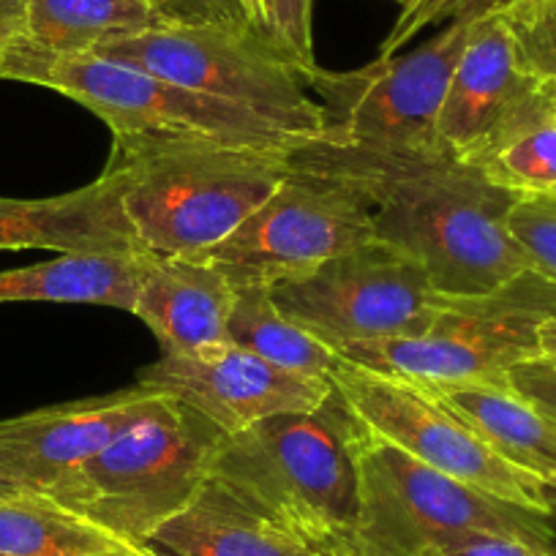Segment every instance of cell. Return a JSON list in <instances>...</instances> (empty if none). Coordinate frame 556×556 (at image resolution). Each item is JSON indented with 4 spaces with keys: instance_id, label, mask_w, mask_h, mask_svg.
<instances>
[{
    "instance_id": "1",
    "label": "cell",
    "mask_w": 556,
    "mask_h": 556,
    "mask_svg": "<svg viewBox=\"0 0 556 556\" xmlns=\"http://www.w3.org/2000/svg\"><path fill=\"white\" fill-rule=\"evenodd\" d=\"M295 159L355 186L377 240L420 262L442 295H483L534 270L507 227L518 194L475 164L445 151L366 153L328 142H308Z\"/></svg>"
},
{
    "instance_id": "2",
    "label": "cell",
    "mask_w": 556,
    "mask_h": 556,
    "mask_svg": "<svg viewBox=\"0 0 556 556\" xmlns=\"http://www.w3.org/2000/svg\"><path fill=\"white\" fill-rule=\"evenodd\" d=\"M298 148L153 142L112 148L104 173L139 251L200 260L227 240L292 173Z\"/></svg>"
},
{
    "instance_id": "3",
    "label": "cell",
    "mask_w": 556,
    "mask_h": 556,
    "mask_svg": "<svg viewBox=\"0 0 556 556\" xmlns=\"http://www.w3.org/2000/svg\"><path fill=\"white\" fill-rule=\"evenodd\" d=\"M366 426L336 390L312 412H281L229 434L213 475L303 532L357 556Z\"/></svg>"
},
{
    "instance_id": "4",
    "label": "cell",
    "mask_w": 556,
    "mask_h": 556,
    "mask_svg": "<svg viewBox=\"0 0 556 556\" xmlns=\"http://www.w3.org/2000/svg\"><path fill=\"white\" fill-rule=\"evenodd\" d=\"M0 79L50 88L83 104L110 126L115 137L112 148L153 142L306 146L245 106L180 88L156 74L101 55H50L20 39L0 52Z\"/></svg>"
},
{
    "instance_id": "5",
    "label": "cell",
    "mask_w": 556,
    "mask_h": 556,
    "mask_svg": "<svg viewBox=\"0 0 556 556\" xmlns=\"http://www.w3.org/2000/svg\"><path fill=\"white\" fill-rule=\"evenodd\" d=\"M90 55L128 63L180 88L216 96L276 123L301 142H323L328 112L301 68L232 14H164L153 28Z\"/></svg>"
},
{
    "instance_id": "6",
    "label": "cell",
    "mask_w": 556,
    "mask_h": 556,
    "mask_svg": "<svg viewBox=\"0 0 556 556\" xmlns=\"http://www.w3.org/2000/svg\"><path fill=\"white\" fill-rule=\"evenodd\" d=\"M224 440L227 434L207 417L164 395L146 420L68 472L47 496L146 545L200 494Z\"/></svg>"
},
{
    "instance_id": "7",
    "label": "cell",
    "mask_w": 556,
    "mask_h": 556,
    "mask_svg": "<svg viewBox=\"0 0 556 556\" xmlns=\"http://www.w3.org/2000/svg\"><path fill=\"white\" fill-rule=\"evenodd\" d=\"M464 532L505 534L548 554L556 548V510L500 500L426 467L366 429L357 556H417L437 540Z\"/></svg>"
},
{
    "instance_id": "8",
    "label": "cell",
    "mask_w": 556,
    "mask_h": 556,
    "mask_svg": "<svg viewBox=\"0 0 556 556\" xmlns=\"http://www.w3.org/2000/svg\"><path fill=\"white\" fill-rule=\"evenodd\" d=\"M551 319H556V285L527 270L494 292L445 295L424 333L346 346L341 357L420 388L496 382L518 363L543 355L540 328Z\"/></svg>"
},
{
    "instance_id": "9",
    "label": "cell",
    "mask_w": 556,
    "mask_h": 556,
    "mask_svg": "<svg viewBox=\"0 0 556 556\" xmlns=\"http://www.w3.org/2000/svg\"><path fill=\"white\" fill-rule=\"evenodd\" d=\"M483 14L447 23L434 39L401 58H377L357 72L319 68L308 88L328 112L323 142L366 153H434L437 121L453 72Z\"/></svg>"
},
{
    "instance_id": "10",
    "label": "cell",
    "mask_w": 556,
    "mask_h": 556,
    "mask_svg": "<svg viewBox=\"0 0 556 556\" xmlns=\"http://www.w3.org/2000/svg\"><path fill=\"white\" fill-rule=\"evenodd\" d=\"M374 238L371 211L355 186L292 153L285 184L200 260L222 270L235 290H273Z\"/></svg>"
},
{
    "instance_id": "11",
    "label": "cell",
    "mask_w": 556,
    "mask_h": 556,
    "mask_svg": "<svg viewBox=\"0 0 556 556\" xmlns=\"http://www.w3.org/2000/svg\"><path fill=\"white\" fill-rule=\"evenodd\" d=\"M270 292L292 323L339 355L346 346L424 333L445 301L420 262L377 238Z\"/></svg>"
},
{
    "instance_id": "12",
    "label": "cell",
    "mask_w": 556,
    "mask_h": 556,
    "mask_svg": "<svg viewBox=\"0 0 556 556\" xmlns=\"http://www.w3.org/2000/svg\"><path fill=\"white\" fill-rule=\"evenodd\" d=\"M333 382L368 431L426 467L440 469L500 500L551 510L543 502V480L496 456L451 406L420 384L368 371L344 357Z\"/></svg>"
},
{
    "instance_id": "13",
    "label": "cell",
    "mask_w": 556,
    "mask_h": 556,
    "mask_svg": "<svg viewBox=\"0 0 556 556\" xmlns=\"http://www.w3.org/2000/svg\"><path fill=\"white\" fill-rule=\"evenodd\" d=\"M139 384L191 406L227 437L281 412H312L336 393L333 379L292 374L232 341L162 352Z\"/></svg>"
},
{
    "instance_id": "14",
    "label": "cell",
    "mask_w": 556,
    "mask_h": 556,
    "mask_svg": "<svg viewBox=\"0 0 556 556\" xmlns=\"http://www.w3.org/2000/svg\"><path fill=\"white\" fill-rule=\"evenodd\" d=\"M167 393L148 384L104 399L0 420V475L28 494H50L68 472L146 420Z\"/></svg>"
},
{
    "instance_id": "15",
    "label": "cell",
    "mask_w": 556,
    "mask_h": 556,
    "mask_svg": "<svg viewBox=\"0 0 556 556\" xmlns=\"http://www.w3.org/2000/svg\"><path fill=\"white\" fill-rule=\"evenodd\" d=\"M146 545L156 556H352L276 516L218 475H211L200 494Z\"/></svg>"
},
{
    "instance_id": "16",
    "label": "cell",
    "mask_w": 556,
    "mask_h": 556,
    "mask_svg": "<svg viewBox=\"0 0 556 556\" xmlns=\"http://www.w3.org/2000/svg\"><path fill=\"white\" fill-rule=\"evenodd\" d=\"M538 88L540 79L523 68L500 9L485 12L464 47L437 121L440 151L469 162Z\"/></svg>"
},
{
    "instance_id": "17",
    "label": "cell",
    "mask_w": 556,
    "mask_h": 556,
    "mask_svg": "<svg viewBox=\"0 0 556 556\" xmlns=\"http://www.w3.org/2000/svg\"><path fill=\"white\" fill-rule=\"evenodd\" d=\"M45 249L58 254L139 251L121 205V184L101 173L93 184L47 200L0 197V251Z\"/></svg>"
},
{
    "instance_id": "18",
    "label": "cell",
    "mask_w": 556,
    "mask_h": 556,
    "mask_svg": "<svg viewBox=\"0 0 556 556\" xmlns=\"http://www.w3.org/2000/svg\"><path fill=\"white\" fill-rule=\"evenodd\" d=\"M235 287L222 270L191 256H139L131 314L156 336L162 352L227 341Z\"/></svg>"
},
{
    "instance_id": "19",
    "label": "cell",
    "mask_w": 556,
    "mask_h": 556,
    "mask_svg": "<svg viewBox=\"0 0 556 556\" xmlns=\"http://www.w3.org/2000/svg\"><path fill=\"white\" fill-rule=\"evenodd\" d=\"M500 458L538 480L556 478V424L532 401L507 384V379L434 384L426 388Z\"/></svg>"
},
{
    "instance_id": "20",
    "label": "cell",
    "mask_w": 556,
    "mask_h": 556,
    "mask_svg": "<svg viewBox=\"0 0 556 556\" xmlns=\"http://www.w3.org/2000/svg\"><path fill=\"white\" fill-rule=\"evenodd\" d=\"M139 256L142 251L61 254L28 267L0 270V303H90L131 314Z\"/></svg>"
},
{
    "instance_id": "21",
    "label": "cell",
    "mask_w": 556,
    "mask_h": 556,
    "mask_svg": "<svg viewBox=\"0 0 556 556\" xmlns=\"http://www.w3.org/2000/svg\"><path fill=\"white\" fill-rule=\"evenodd\" d=\"M169 12L156 0H25L23 41L50 55H90L153 28Z\"/></svg>"
},
{
    "instance_id": "22",
    "label": "cell",
    "mask_w": 556,
    "mask_h": 556,
    "mask_svg": "<svg viewBox=\"0 0 556 556\" xmlns=\"http://www.w3.org/2000/svg\"><path fill=\"white\" fill-rule=\"evenodd\" d=\"M0 556H156L45 494L0 496Z\"/></svg>"
},
{
    "instance_id": "23",
    "label": "cell",
    "mask_w": 556,
    "mask_h": 556,
    "mask_svg": "<svg viewBox=\"0 0 556 556\" xmlns=\"http://www.w3.org/2000/svg\"><path fill=\"white\" fill-rule=\"evenodd\" d=\"M469 164L518 197H556V112L545 83L485 139Z\"/></svg>"
},
{
    "instance_id": "24",
    "label": "cell",
    "mask_w": 556,
    "mask_h": 556,
    "mask_svg": "<svg viewBox=\"0 0 556 556\" xmlns=\"http://www.w3.org/2000/svg\"><path fill=\"white\" fill-rule=\"evenodd\" d=\"M227 341L292 374L333 379L341 355L292 323L267 287H238L227 323Z\"/></svg>"
},
{
    "instance_id": "25",
    "label": "cell",
    "mask_w": 556,
    "mask_h": 556,
    "mask_svg": "<svg viewBox=\"0 0 556 556\" xmlns=\"http://www.w3.org/2000/svg\"><path fill=\"white\" fill-rule=\"evenodd\" d=\"M240 17L312 83L319 72L314 58V0H251Z\"/></svg>"
},
{
    "instance_id": "26",
    "label": "cell",
    "mask_w": 556,
    "mask_h": 556,
    "mask_svg": "<svg viewBox=\"0 0 556 556\" xmlns=\"http://www.w3.org/2000/svg\"><path fill=\"white\" fill-rule=\"evenodd\" d=\"M500 14L523 68L540 83H556V0H507Z\"/></svg>"
},
{
    "instance_id": "27",
    "label": "cell",
    "mask_w": 556,
    "mask_h": 556,
    "mask_svg": "<svg viewBox=\"0 0 556 556\" xmlns=\"http://www.w3.org/2000/svg\"><path fill=\"white\" fill-rule=\"evenodd\" d=\"M507 227L534 270L556 285V197H518Z\"/></svg>"
},
{
    "instance_id": "28",
    "label": "cell",
    "mask_w": 556,
    "mask_h": 556,
    "mask_svg": "<svg viewBox=\"0 0 556 556\" xmlns=\"http://www.w3.org/2000/svg\"><path fill=\"white\" fill-rule=\"evenodd\" d=\"M507 0H417V7L409 12H401L393 30L379 47V58L399 55L420 30L434 28V25L451 23V20L467 17V14H485L505 7Z\"/></svg>"
},
{
    "instance_id": "29",
    "label": "cell",
    "mask_w": 556,
    "mask_h": 556,
    "mask_svg": "<svg viewBox=\"0 0 556 556\" xmlns=\"http://www.w3.org/2000/svg\"><path fill=\"white\" fill-rule=\"evenodd\" d=\"M417 556H545L521 540L491 532H464L453 538L437 540Z\"/></svg>"
},
{
    "instance_id": "30",
    "label": "cell",
    "mask_w": 556,
    "mask_h": 556,
    "mask_svg": "<svg viewBox=\"0 0 556 556\" xmlns=\"http://www.w3.org/2000/svg\"><path fill=\"white\" fill-rule=\"evenodd\" d=\"M507 384L523 399L532 401L545 417L556 424V363L548 357H532L527 363H518L507 371Z\"/></svg>"
},
{
    "instance_id": "31",
    "label": "cell",
    "mask_w": 556,
    "mask_h": 556,
    "mask_svg": "<svg viewBox=\"0 0 556 556\" xmlns=\"http://www.w3.org/2000/svg\"><path fill=\"white\" fill-rule=\"evenodd\" d=\"M25 34V0H0V52Z\"/></svg>"
},
{
    "instance_id": "32",
    "label": "cell",
    "mask_w": 556,
    "mask_h": 556,
    "mask_svg": "<svg viewBox=\"0 0 556 556\" xmlns=\"http://www.w3.org/2000/svg\"><path fill=\"white\" fill-rule=\"evenodd\" d=\"M540 350H543V357L556 363V319L540 328Z\"/></svg>"
},
{
    "instance_id": "33",
    "label": "cell",
    "mask_w": 556,
    "mask_h": 556,
    "mask_svg": "<svg viewBox=\"0 0 556 556\" xmlns=\"http://www.w3.org/2000/svg\"><path fill=\"white\" fill-rule=\"evenodd\" d=\"M543 502L551 507V510H556V478L545 480L543 483Z\"/></svg>"
},
{
    "instance_id": "34",
    "label": "cell",
    "mask_w": 556,
    "mask_h": 556,
    "mask_svg": "<svg viewBox=\"0 0 556 556\" xmlns=\"http://www.w3.org/2000/svg\"><path fill=\"white\" fill-rule=\"evenodd\" d=\"M12 494H28V491H23L17 483H12L7 475H0V496H12Z\"/></svg>"
},
{
    "instance_id": "35",
    "label": "cell",
    "mask_w": 556,
    "mask_h": 556,
    "mask_svg": "<svg viewBox=\"0 0 556 556\" xmlns=\"http://www.w3.org/2000/svg\"><path fill=\"white\" fill-rule=\"evenodd\" d=\"M395 7H401V12H409V9L417 7V0H393Z\"/></svg>"
},
{
    "instance_id": "36",
    "label": "cell",
    "mask_w": 556,
    "mask_h": 556,
    "mask_svg": "<svg viewBox=\"0 0 556 556\" xmlns=\"http://www.w3.org/2000/svg\"><path fill=\"white\" fill-rule=\"evenodd\" d=\"M545 90H548L551 106H554V112H556V83H545Z\"/></svg>"
},
{
    "instance_id": "37",
    "label": "cell",
    "mask_w": 556,
    "mask_h": 556,
    "mask_svg": "<svg viewBox=\"0 0 556 556\" xmlns=\"http://www.w3.org/2000/svg\"><path fill=\"white\" fill-rule=\"evenodd\" d=\"M232 3H235V9H238L240 14H245V9H249L251 0H232Z\"/></svg>"
},
{
    "instance_id": "38",
    "label": "cell",
    "mask_w": 556,
    "mask_h": 556,
    "mask_svg": "<svg viewBox=\"0 0 556 556\" xmlns=\"http://www.w3.org/2000/svg\"><path fill=\"white\" fill-rule=\"evenodd\" d=\"M156 3H164V7H173V0H156Z\"/></svg>"
},
{
    "instance_id": "39",
    "label": "cell",
    "mask_w": 556,
    "mask_h": 556,
    "mask_svg": "<svg viewBox=\"0 0 556 556\" xmlns=\"http://www.w3.org/2000/svg\"><path fill=\"white\" fill-rule=\"evenodd\" d=\"M545 556H556V548H554V551H548V554H545Z\"/></svg>"
}]
</instances>
